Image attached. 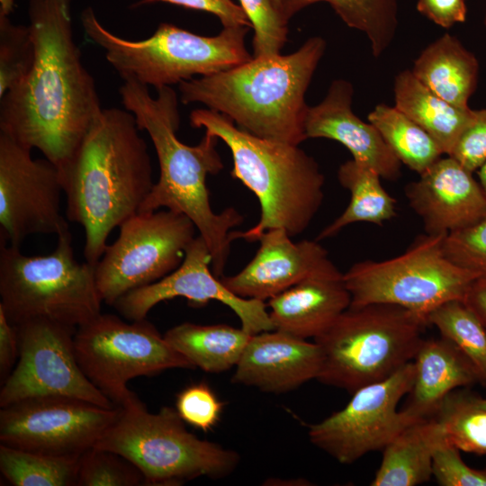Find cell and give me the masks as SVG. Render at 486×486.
Segmentation results:
<instances>
[{"mask_svg": "<svg viewBox=\"0 0 486 486\" xmlns=\"http://www.w3.org/2000/svg\"><path fill=\"white\" fill-rule=\"evenodd\" d=\"M57 237L44 256L0 239V308L13 325L48 320L77 328L101 313L94 265L75 258L69 229Z\"/></svg>", "mask_w": 486, "mask_h": 486, "instance_id": "8", "label": "cell"}, {"mask_svg": "<svg viewBox=\"0 0 486 486\" xmlns=\"http://www.w3.org/2000/svg\"><path fill=\"white\" fill-rule=\"evenodd\" d=\"M479 397L466 390L453 391L434 418L451 445L460 451L486 455V409L479 405Z\"/></svg>", "mask_w": 486, "mask_h": 486, "instance_id": "32", "label": "cell"}, {"mask_svg": "<svg viewBox=\"0 0 486 486\" xmlns=\"http://www.w3.org/2000/svg\"><path fill=\"white\" fill-rule=\"evenodd\" d=\"M367 120L379 130L400 163L418 175L445 155L423 128L395 106L379 104Z\"/></svg>", "mask_w": 486, "mask_h": 486, "instance_id": "29", "label": "cell"}, {"mask_svg": "<svg viewBox=\"0 0 486 486\" xmlns=\"http://www.w3.org/2000/svg\"><path fill=\"white\" fill-rule=\"evenodd\" d=\"M428 317L386 303L350 305L314 338L322 354L317 380L353 393L413 361Z\"/></svg>", "mask_w": 486, "mask_h": 486, "instance_id": "7", "label": "cell"}, {"mask_svg": "<svg viewBox=\"0 0 486 486\" xmlns=\"http://www.w3.org/2000/svg\"><path fill=\"white\" fill-rule=\"evenodd\" d=\"M251 335L226 324L184 322L168 329L165 339L194 367L218 374L238 364Z\"/></svg>", "mask_w": 486, "mask_h": 486, "instance_id": "27", "label": "cell"}, {"mask_svg": "<svg viewBox=\"0 0 486 486\" xmlns=\"http://www.w3.org/2000/svg\"><path fill=\"white\" fill-rule=\"evenodd\" d=\"M433 476L442 486H486V469L467 465L460 450L446 438L435 450Z\"/></svg>", "mask_w": 486, "mask_h": 486, "instance_id": "39", "label": "cell"}, {"mask_svg": "<svg viewBox=\"0 0 486 486\" xmlns=\"http://www.w3.org/2000/svg\"><path fill=\"white\" fill-rule=\"evenodd\" d=\"M476 172L479 178L478 181L486 194V161Z\"/></svg>", "mask_w": 486, "mask_h": 486, "instance_id": "47", "label": "cell"}, {"mask_svg": "<svg viewBox=\"0 0 486 486\" xmlns=\"http://www.w3.org/2000/svg\"><path fill=\"white\" fill-rule=\"evenodd\" d=\"M119 93L124 109L148 134L159 165L158 180L140 212L166 208L188 217L209 248L212 271L220 278L230 251V230L243 222V216L232 207L216 213L210 203L207 176L223 168L219 138L205 131L195 146L177 138L178 97L171 86L159 88L153 97L148 86L123 81Z\"/></svg>", "mask_w": 486, "mask_h": 486, "instance_id": "3", "label": "cell"}, {"mask_svg": "<svg viewBox=\"0 0 486 486\" xmlns=\"http://www.w3.org/2000/svg\"><path fill=\"white\" fill-rule=\"evenodd\" d=\"M292 238L281 228L266 230L251 261L220 281L239 297L265 302L307 277L338 269L318 240L294 242Z\"/></svg>", "mask_w": 486, "mask_h": 486, "instance_id": "18", "label": "cell"}, {"mask_svg": "<svg viewBox=\"0 0 486 486\" xmlns=\"http://www.w3.org/2000/svg\"><path fill=\"white\" fill-rule=\"evenodd\" d=\"M338 179L350 193V201L344 212L320 232L318 241L334 237L350 224L381 226L396 216L397 201L383 188L381 176L373 168L351 159L338 167Z\"/></svg>", "mask_w": 486, "mask_h": 486, "instance_id": "28", "label": "cell"}, {"mask_svg": "<svg viewBox=\"0 0 486 486\" xmlns=\"http://www.w3.org/2000/svg\"><path fill=\"white\" fill-rule=\"evenodd\" d=\"M428 324L454 344L486 385V328L461 300L447 302L428 314Z\"/></svg>", "mask_w": 486, "mask_h": 486, "instance_id": "33", "label": "cell"}, {"mask_svg": "<svg viewBox=\"0 0 486 486\" xmlns=\"http://www.w3.org/2000/svg\"><path fill=\"white\" fill-rule=\"evenodd\" d=\"M19 357V342L15 327L0 308V380L3 384L13 372Z\"/></svg>", "mask_w": 486, "mask_h": 486, "instance_id": "43", "label": "cell"}, {"mask_svg": "<svg viewBox=\"0 0 486 486\" xmlns=\"http://www.w3.org/2000/svg\"><path fill=\"white\" fill-rule=\"evenodd\" d=\"M79 458L0 445L1 472L14 486H76Z\"/></svg>", "mask_w": 486, "mask_h": 486, "instance_id": "30", "label": "cell"}, {"mask_svg": "<svg viewBox=\"0 0 486 486\" xmlns=\"http://www.w3.org/2000/svg\"><path fill=\"white\" fill-rule=\"evenodd\" d=\"M72 0H30L32 66L0 97V132L41 152L59 169L103 111L74 40Z\"/></svg>", "mask_w": 486, "mask_h": 486, "instance_id": "1", "label": "cell"}, {"mask_svg": "<svg viewBox=\"0 0 486 486\" xmlns=\"http://www.w3.org/2000/svg\"><path fill=\"white\" fill-rule=\"evenodd\" d=\"M121 411V407L106 409L66 396L28 398L1 408L0 441L39 454L80 456Z\"/></svg>", "mask_w": 486, "mask_h": 486, "instance_id": "15", "label": "cell"}, {"mask_svg": "<svg viewBox=\"0 0 486 486\" xmlns=\"http://www.w3.org/2000/svg\"><path fill=\"white\" fill-rule=\"evenodd\" d=\"M322 364L319 345L278 329L251 335L231 382L282 393L317 379Z\"/></svg>", "mask_w": 486, "mask_h": 486, "instance_id": "20", "label": "cell"}, {"mask_svg": "<svg viewBox=\"0 0 486 486\" xmlns=\"http://www.w3.org/2000/svg\"><path fill=\"white\" fill-rule=\"evenodd\" d=\"M190 123L227 145L233 160L232 177L259 201L258 222L246 231H231L232 240L256 241L266 230L275 228L292 237L306 230L324 199L325 177L312 157L299 145L241 130L230 118L211 109L194 110Z\"/></svg>", "mask_w": 486, "mask_h": 486, "instance_id": "5", "label": "cell"}, {"mask_svg": "<svg viewBox=\"0 0 486 486\" xmlns=\"http://www.w3.org/2000/svg\"><path fill=\"white\" fill-rule=\"evenodd\" d=\"M126 109L104 108L70 160L59 169L66 216L85 231L84 256L94 265L110 233L140 212L154 181L151 158Z\"/></svg>", "mask_w": 486, "mask_h": 486, "instance_id": "2", "label": "cell"}, {"mask_svg": "<svg viewBox=\"0 0 486 486\" xmlns=\"http://www.w3.org/2000/svg\"><path fill=\"white\" fill-rule=\"evenodd\" d=\"M417 10L443 28H450L466 20L465 0H417Z\"/></svg>", "mask_w": 486, "mask_h": 486, "instance_id": "42", "label": "cell"}, {"mask_svg": "<svg viewBox=\"0 0 486 486\" xmlns=\"http://www.w3.org/2000/svg\"><path fill=\"white\" fill-rule=\"evenodd\" d=\"M413 362L415 378L404 410L418 419L433 418L455 389L481 383L471 361L443 337L424 338Z\"/></svg>", "mask_w": 486, "mask_h": 486, "instance_id": "23", "label": "cell"}, {"mask_svg": "<svg viewBox=\"0 0 486 486\" xmlns=\"http://www.w3.org/2000/svg\"><path fill=\"white\" fill-rule=\"evenodd\" d=\"M479 405L483 409H486V398L479 397Z\"/></svg>", "mask_w": 486, "mask_h": 486, "instance_id": "48", "label": "cell"}, {"mask_svg": "<svg viewBox=\"0 0 486 486\" xmlns=\"http://www.w3.org/2000/svg\"><path fill=\"white\" fill-rule=\"evenodd\" d=\"M223 406L224 402L203 382L185 387L176 400V410L183 421L203 432L219 423Z\"/></svg>", "mask_w": 486, "mask_h": 486, "instance_id": "38", "label": "cell"}, {"mask_svg": "<svg viewBox=\"0 0 486 486\" xmlns=\"http://www.w3.org/2000/svg\"><path fill=\"white\" fill-rule=\"evenodd\" d=\"M14 326L19 357L2 384L1 408L40 396H66L106 409L116 407L82 371L75 353L76 327L48 320Z\"/></svg>", "mask_w": 486, "mask_h": 486, "instance_id": "14", "label": "cell"}, {"mask_svg": "<svg viewBox=\"0 0 486 486\" xmlns=\"http://www.w3.org/2000/svg\"><path fill=\"white\" fill-rule=\"evenodd\" d=\"M425 233L447 234L486 213V194L473 173L446 155L406 187Z\"/></svg>", "mask_w": 486, "mask_h": 486, "instance_id": "19", "label": "cell"}, {"mask_svg": "<svg viewBox=\"0 0 486 486\" xmlns=\"http://www.w3.org/2000/svg\"><path fill=\"white\" fill-rule=\"evenodd\" d=\"M254 29L253 57L280 54L287 40L290 14L274 0H238Z\"/></svg>", "mask_w": 486, "mask_h": 486, "instance_id": "36", "label": "cell"}, {"mask_svg": "<svg viewBox=\"0 0 486 486\" xmlns=\"http://www.w3.org/2000/svg\"><path fill=\"white\" fill-rule=\"evenodd\" d=\"M130 321L100 313L77 327L74 335L76 357L82 371L121 408L140 401L127 386L132 378L174 368H195L146 319Z\"/></svg>", "mask_w": 486, "mask_h": 486, "instance_id": "11", "label": "cell"}, {"mask_svg": "<svg viewBox=\"0 0 486 486\" xmlns=\"http://www.w3.org/2000/svg\"><path fill=\"white\" fill-rule=\"evenodd\" d=\"M411 71L445 101L469 107L478 83L479 62L456 37L445 33L422 50Z\"/></svg>", "mask_w": 486, "mask_h": 486, "instance_id": "24", "label": "cell"}, {"mask_svg": "<svg viewBox=\"0 0 486 486\" xmlns=\"http://www.w3.org/2000/svg\"><path fill=\"white\" fill-rule=\"evenodd\" d=\"M394 106L423 128L449 156L474 111L445 101L406 69L394 78Z\"/></svg>", "mask_w": 486, "mask_h": 486, "instance_id": "26", "label": "cell"}, {"mask_svg": "<svg viewBox=\"0 0 486 486\" xmlns=\"http://www.w3.org/2000/svg\"><path fill=\"white\" fill-rule=\"evenodd\" d=\"M483 23H484V26L486 27V13H485V14H484Z\"/></svg>", "mask_w": 486, "mask_h": 486, "instance_id": "49", "label": "cell"}, {"mask_svg": "<svg viewBox=\"0 0 486 486\" xmlns=\"http://www.w3.org/2000/svg\"><path fill=\"white\" fill-rule=\"evenodd\" d=\"M304 6L328 3L350 28L364 33L372 53L380 57L392 42L399 25L398 0H302Z\"/></svg>", "mask_w": 486, "mask_h": 486, "instance_id": "31", "label": "cell"}, {"mask_svg": "<svg viewBox=\"0 0 486 486\" xmlns=\"http://www.w3.org/2000/svg\"><path fill=\"white\" fill-rule=\"evenodd\" d=\"M279 8L286 12L292 17L302 9L300 0H274Z\"/></svg>", "mask_w": 486, "mask_h": 486, "instance_id": "45", "label": "cell"}, {"mask_svg": "<svg viewBox=\"0 0 486 486\" xmlns=\"http://www.w3.org/2000/svg\"><path fill=\"white\" fill-rule=\"evenodd\" d=\"M326 42L307 40L288 55L253 57L236 68L178 84L180 100L200 103L255 136L300 145L307 140L304 96Z\"/></svg>", "mask_w": 486, "mask_h": 486, "instance_id": "4", "label": "cell"}, {"mask_svg": "<svg viewBox=\"0 0 486 486\" xmlns=\"http://www.w3.org/2000/svg\"><path fill=\"white\" fill-rule=\"evenodd\" d=\"M353 94V85L349 81H333L325 98L319 104L309 106L304 122L307 139L336 140L349 150L352 159L373 168L382 178L398 179L400 161L379 130L354 113Z\"/></svg>", "mask_w": 486, "mask_h": 486, "instance_id": "21", "label": "cell"}, {"mask_svg": "<svg viewBox=\"0 0 486 486\" xmlns=\"http://www.w3.org/2000/svg\"><path fill=\"white\" fill-rule=\"evenodd\" d=\"M445 236L425 233L397 256L351 266L343 273L350 305L386 303L428 317L447 302L462 301L470 284L479 276L446 257Z\"/></svg>", "mask_w": 486, "mask_h": 486, "instance_id": "10", "label": "cell"}, {"mask_svg": "<svg viewBox=\"0 0 486 486\" xmlns=\"http://www.w3.org/2000/svg\"><path fill=\"white\" fill-rule=\"evenodd\" d=\"M462 302L486 328V276H479L470 284Z\"/></svg>", "mask_w": 486, "mask_h": 486, "instance_id": "44", "label": "cell"}, {"mask_svg": "<svg viewBox=\"0 0 486 486\" xmlns=\"http://www.w3.org/2000/svg\"><path fill=\"white\" fill-rule=\"evenodd\" d=\"M211 264L209 248L198 234L175 271L156 283L127 292L112 306L127 320H140L146 319L159 302L176 297L185 298L196 305L217 301L238 316L241 328L250 335L274 329L265 302L234 294L213 274Z\"/></svg>", "mask_w": 486, "mask_h": 486, "instance_id": "17", "label": "cell"}, {"mask_svg": "<svg viewBox=\"0 0 486 486\" xmlns=\"http://www.w3.org/2000/svg\"><path fill=\"white\" fill-rule=\"evenodd\" d=\"M155 3H166L191 10L214 14L223 28L246 26L252 28L247 14L239 4L233 0H138L132 7Z\"/></svg>", "mask_w": 486, "mask_h": 486, "instance_id": "41", "label": "cell"}, {"mask_svg": "<svg viewBox=\"0 0 486 486\" xmlns=\"http://www.w3.org/2000/svg\"><path fill=\"white\" fill-rule=\"evenodd\" d=\"M119 229L118 238L94 266L99 295L112 306L127 292L175 271L197 230L188 217L167 209L140 212Z\"/></svg>", "mask_w": 486, "mask_h": 486, "instance_id": "12", "label": "cell"}, {"mask_svg": "<svg viewBox=\"0 0 486 486\" xmlns=\"http://www.w3.org/2000/svg\"><path fill=\"white\" fill-rule=\"evenodd\" d=\"M59 168L0 132V239L14 247L34 234L69 229L61 212Z\"/></svg>", "mask_w": 486, "mask_h": 486, "instance_id": "16", "label": "cell"}, {"mask_svg": "<svg viewBox=\"0 0 486 486\" xmlns=\"http://www.w3.org/2000/svg\"><path fill=\"white\" fill-rule=\"evenodd\" d=\"M351 304L338 269L311 275L268 300L274 329L300 338H317Z\"/></svg>", "mask_w": 486, "mask_h": 486, "instance_id": "22", "label": "cell"}, {"mask_svg": "<svg viewBox=\"0 0 486 486\" xmlns=\"http://www.w3.org/2000/svg\"><path fill=\"white\" fill-rule=\"evenodd\" d=\"M14 0H0V14L8 15L14 11Z\"/></svg>", "mask_w": 486, "mask_h": 486, "instance_id": "46", "label": "cell"}, {"mask_svg": "<svg viewBox=\"0 0 486 486\" xmlns=\"http://www.w3.org/2000/svg\"><path fill=\"white\" fill-rule=\"evenodd\" d=\"M449 156L472 173L483 165L486 161V108L474 111Z\"/></svg>", "mask_w": 486, "mask_h": 486, "instance_id": "40", "label": "cell"}, {"mask_svg": "<svg viewBox=\"0 0 486 486\" xmlns=\"http://www.w3.org/2000/svg\"><path fill=\"white\" fill-rule=\"evenodd\" d=\"M433 417L419 419L401 430L382 450L372 486H415L433 476L435 450L445 439Z\"/></svg>", "mask_w": 486, "mask_h": 486, "instance_id": "25", "label": "cell"}, {"mask_svg": "<svg viewBox=\"0 0 486 486\" xmlns=\"http://www.w3.org/2000/svg\"><path fill=\"white\" fill-rule=\"evenodd\" d=\"M94 447L117 453L142 472L145 485H180L205 476L220 479L239 464L237 452L189 432L177 411L150 413L139 403L122 411Z\"/></svg>", "mask_w": 486, "mask_h": 486, "instance_id": "9", "label": "cell"}, {"mask_svg": "<svg viewBox=\"0 0 486 486\" xmlns=\"http://www.w3.org/2000/svg\"><path fill=\"white\" fill-rule=\"evenodd\" d=\"M145 485L140 469L122 455L91 447L80 455L76 486Z\"/></svg>", "mask_w": 486, "mask_h": 486, "instance_id": "35", "label": "cell"}, {"mask_svg": "<svg viewBox=\"0 0 486 486\" xmlns=\"http://www.w3.org/2000/svg\"><path fill=\"white\" fill-rule=\"evenodd\" d=\"M446 257L478 276H486V213L472 223L446 234Z\"/></svg>", "mask_w": 486, "mask_h": 486, "instance_id": "37", "label": "cell"}, {"mask_svg": "<svg viewBox=\"0 0 486 486\" xmlns=\"http://www.w3.org/2000/svg\"><path fill=\"white\" fill-rule=\"evenodd\" d=\"M34 59V44L29 25L14 24L0 14V97L20 84Z\"/></svg>", "mask_w": 486, "mask_h": 486, "instance_id": "34", "label": "cell"}, {"mask_svg": "<svg viewBox=\"0 0 486 486\" xmlns=\"http://www.w3.org/2000/svg\"><path fill=\"white\" fill-rule=\"evenodd\" d=\"M414 378L411 361L390 377L355 391L343 409L309 426L310 441L344 464L383 450L401 430L419 420L398 410Z\"/></svg>", "mask_w": 486, "mask_h": 486, "instance_id": "13", "label": "cell"}, {"mask_svg": "<svg viewBox=\"0 0 486 486\" xmlns=\"http://www.w3.org/2000/svg\"><path fill=\"white\" fill-rule=\"evenodd\" d=\"M86 36L104 51L123 81H136L156 90L240 66L253 58L245 45L250 29L226 27L216 36H202L162 22L142 40L122 38L105 28L92 7L81 13Z\"/></svg>", "mask_w": 486, "mask_h": 486, "instance_id": "6", "label": "cell"}]
</instances>
